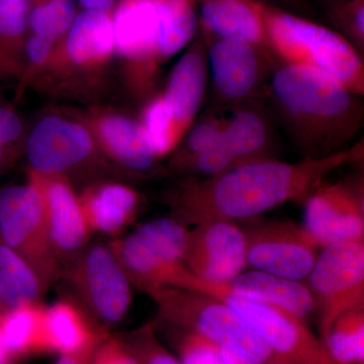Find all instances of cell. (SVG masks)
I'll use <instances>...</instances> for the list:
<instances>
[{"mask_svg": "<svg viewBox=\"0 0 364 364\" xmlns=\"http://www.w3.org/2000/svg\"><path fill=\"white\" fill-rule=\"evenodd\" d=\"M363 97L324 72L279 63L263 100L301 156L318 159L350 147L363 126Z\"/></svg>", "mask_w": 364, "mask_h": 364, "instance_id": "2", "label": "cell"}, {"mask_svg": "<svg viewBox=\"0 0 364 364\" xmlns=\"http://www.w3.org/2000/svg\"><path fill=\"white\" fill-rule=\"evenodd\" d=\"M30 177L42 191L50 240L64 272L90 245L92 234L80 196L66 177L42 176L32 172Z\"/></svg>", "mask_w": 364, "mask_h": 364, "instance_id": "15", "label": "cell"}, {"mask_svg": "<svg viewBox=\"0 0 364 364\" xmlns=\"http://www.w3.org/2000/svg\"><path fill=\"white\" fill-rule=\"evenodd\" d=\"M95 150V139L83 124L59 116L38 122L26 149L32 173L63 177L85 165Z\"/></svg>", "mask_w": 364, "mask_h": 364, "instance_id": "12", "label": "cell"}, {"mask_svg": "<svg viewBox=\"0 0 364 364\" xmlns=\"http://www.w3.org/2000/svg\"><path fill=\"white\" fill-rule=\"evenodd\" d=\"M76 14L74 0H45L30 9L28 28L56 43L68 32Z\"/></svg>", "mask_w": 364, "mask_h": 364, "instance_id": "30", "label": "cell"}, {"mask_svg": "<svg viewBox=\"0 0 364 364\" xmlns=\"http://www.w3.org/2000/svg\"><path fill=\"white\" fill-rule=\"evenodd\" d=\"M77 303L95 321L105 325L121 322L132 303V284L116 255L100 243H90L64 270Z\"/></svg>", "mask_w": 364, "mask_h": 364, "instance_id": "8", "label": "cell"}, {"mask_svg": "<svg viewBox=\"0 0 364 364\" xmlns=\"http://www.w3.org/2000/svg\"><path fill=\"white\" fill-rule=\"evenodd\" d=\"M42 303L25 304L0 315V340L11 360L44 352Z\"/></svg>", "mask_w": 364, "mask_h": 364, "instance_id": "24", "label": "cell"}, {"mask_svg": "<svg viewBox=\"0 0 364 364\" xmlns=\"http://www.w3.org/2000/svg\"><path fill=\"white\" fill-rule=\"evenodd\" d=\"M212 284L241 298L279 306L301 318L316 309L315 299L305 284L260 270L240 273L226 284Z\"/></svg>", "mask_w": 364, "mask_h": 364, "instance_id": "21", "label": "cell"}, {"mask_svg": "<svg viewBox=\"0 0 364 364\" xmlns=\"http://www.w3.org/2000/svg\"><path fill=\"white\" fill-rule=\"evenodd\" d=\"M23 133V124L18 114L6 107L0 105V140L9 147L18 142Z\"/></svg>", "mask_w": 364, "mask_h": 364, "instance_id": "36", "label": "cell"}, {"mask_svg": "<svg viewBox=\"0 0 364 364\" xmlns=\"http://www.w3.org/2000/svg\"><path fill=\"white\" fill-rule=\"evenodd\" d=\"M2 312H4V309H2L1 305H0V315H1Z\"/></svg>", "mask_w": 364, "mask_h": 364, "instance_id": "44", "label": "cell"}, {"mask_svg": "<svg viewBox=\"0 0 364 364\" xmlns=\"http://www.w3.org/2000/svg\"><path fill=\"white\" fill-rule=\"evenodd\" d=\"M160 20V55L163 62L191 44L200 30L196 0H155Z\"/></svg>", "mask_w": 364, "mask_h": 364, "instance_id": "26", "label": "cell"}, {"mask_svg": "<svg viewBox=\"0 0 364 364\" xmlns=\"http://www.w3.org/2000/svg\"><path fill=\"white\" fill-rule=\"evenodd\" d=\"M243 231L247 267L296 282L312 272L321 247L305 227L272 220L252 222Z\"/></svg>", "mask_w": 364, "mask_h": 364, "instance_id": "10", "label": "cell"}, {"mask_svg": "<svg viewBox=\"0 0 364 364\" xmlns=\"http://www.w3.org/2000/svg\"><path fill=\"white\" fill-rule=\"evenodd\" d=\"M229 112L221 138L208 152L221 158L231 169L275 158L279 145L277 126L263 98L239 105Z\"/></svg>", "mask_w": 364, "mask_h": 364, "instance_id": "14", "label": "cell"}, {"mask_svg": "<svg viewBox=\"0 0 364 364\" xmlns=\"http://www.w3.org/2000/svg\"><path fill=\"white\" fill-rule=\"evenodd\" d=\"M259 1L268 49L279 63L311 67L364 95V58L339 33L304 16Z\"/></svg>", "mask_w": 364, "mask_h": 364, "instance_id": "3", "label": "cell"}, {"mask_svg": "<svg viewBox=\"0 0 364 364\" xmlns=\"http://www.w3.org/2000/svg\"><path fill=\"white\" fill-rule=\"evenodd\" d=\"M176 347L182 364H226L220 347L198 333L173 327Z\"/></svg>", "mask_w": 364, "mask_h": 364, "instance_id": "32", "label": "cell"}, {"mask_svg": "<svg viewBox=\"0 0 364 364\" xmlns=\"http://www.w3.org/2000/svg\"><path fill=\"white\" fill-rule=\"evenodd\" d=\"M200 31L207 39L242 38L268 49L258 0H196Z\"/></svg>", "mask_w": 364, "mask_h": 364, "instance_id": "20", "label": "cell"}, {"mask_svg": "<svg viewBox=\"0 0 364 364\" xmlns=\"http://www.w3.org/2000/svg\"><path fill=\"white\" fill-rule=\"evenodd\" d=\"M0 239L18 253L49 289L63 277V267L50 240L42 191L28 183L0 189Z\"/></svg>", "mask_w": 364, "mask_h": 364, "instance_id": "7", "label": "cell"}, {"mask_svg": "<svg viewBox=\"0 0 364 364\" xmlns=\"http://www.w3.org/2000/svg\"><path fill=\"white\" fill-rule=\"evenodd\" d=\"M363 140L318 159L289 163L273 159L241 165L208 178H188L170 200L181 224L254 220L289 202L304 203L326 177L347 164L363 163Z\"/></svg>", "mask_w": 364, "mask_h": 364, "instance_id": "1", "label": "cell"}, {"mask_svg": "<svg viewBox=\"0 0 364 364\" xmlns=\"http://www.w3.org/2000/svg\"><path fill=\"white\" fill-rule=\"evenodd\" d=\"M133 234L165 259L183 263L188 246L189 230L172 215L146 223Z\"/></svg>", "mask_w": 364, "mask_h": 364, "instance_id": "28", "label": "cell"}, {"mask_svg": "<svg viewBox=\"0 0 364 364\" xmlns=\"http://www.w3.org/2000/svg\"><path fill=\"white\" fill-rule=\"evenodd\" d=\"M75 299H60L43 314L44 352L91 358L109 335Z\"/></svg>", "mask_w": 364, "mask_h": 364, "instance_id": "18", "label": "cell"}, {"mask_svg": "<svg viewBox=\"0 0 364 364\" xmlns=\"http://www.w3.org/2000/svg\"><path fill=\"white\" fill-rule=\"evenodd\" d=\"M48 289L23 258L0 239V305L4 310L42 303Z\"/></svg>", "mask_w": 364, "mask_h": 364, "instance_id": "25", "label": "cell"}, {"mask_svg": "<svg viewBox=\"0 0 364 364\" xmlns=\"http://www.w3.org/2000/svg\"><path fill=\"white\" fill-rule=\"evenodd\" d=\"M208 83L207 44L198 30L188 50L172 67L164 90L159 93L181 140L207 102Z\"/></svg>", "mask_w": 364, "mask_h": 364, "instance_id": "16", "label": "cell"}, {"mask_svg": "<svg viewBox=\"0 0 364 364\" xmlns=\"http://www.w3.org/2000/svg\"><path fill=\"white\" fill-rule=\"evenodd\" d=\"M114 51L148 74L163 63L155 0H119L112 16Z\"/></svg>", "mask_w": 364, "mask_h": 364, "instance_id": "17", "label": "cell"}, {"mask_svg": "<svg viewBox=\"0 0 364 364\" xmlns=\"http://www.w3.org/2000/svg\"><path fill=\"white\" fill-rule=\"evenodd\" d=\"M223 358L226 364H263L257 359L251 358L248 354L244 353L238 349L232 347L219 346Z\"/></svg>", "mask_w": 364, "mask_h": 364, "instance_id": "38", "label": "cell"}, {"mask_svg": "<svg viewBox=\"0 0 364 364\" xmlns=\"http://www.w3.org/2000/svg\"><path fill=\"white\" fill-rule=\"evenodd\" d=\"M320 6L330 28L364 58V0H320Z\"/></svg>", "mask_w": 364, "mask_h": 364, "instance_id": "29", "label": "cell"}, {"mask_svg": "<svg viewBox=\"0 0 364 364\" xmlns=\"http://www.w3.org/2000/svg\"><path fill=\"white\" fill-rule=\"evenodd\" d=\"M262 1L268 2V4H272L273 0H262Z\"/></svg>", "mask_w": 364, "mask_h": 364, "instance_id": "43", "label": "cell"}, {"mask_svg": "<svg viewBox=\"0 0 364 364\" xmlns=\"http://www.w3.org/2000/svg\"><path fill=\"white\" fill-rule=\"evenodd\" d=\"M90 359L82 356L61 355V358L55 364H90Z\"/></svg>", "mask_w": 364, "mask_h": 364, "instance_id": "40", "label": "cell"}, {"mask_svg": "<svg viewBox=\"0 0 364 364\" xmlns=\"http://www.w3.org/2000/svg\"><path fill=\"white\" fill-rule=\"evenodd\" d=\"M322 249L306 279L325 339L341 314L364 305V241L338 242Z\"/></svg>", "mask_w": 364, "mask_h": 364, "instance_id": "9", "label": "cell"}, {"mask_svg": "<svg viewBox=\"0 0 364 364\" xmlns=\"http://www.w3.org/2000/svg\"><path fill=\"white\" fill-rule=\"evenodd\" d=\"M337 364H341V363H337ZM352 364H363V363H352Z\"/></svg>", "mask_w": 364, "mask_h": 364, "instance_id": "45", "label": "cell"}, {"mask_svg": "<svg viewBox=\"0 0 364 364\" xmlns=\"http://www.w3.org/2000/svg\"><path fill=\"white\" fill-rule=\"evenodd\" d=\"M205 41L210 81L207 109L229 112L264 97L279 64L269 50L242 38Z\"/></svg>", "mask_w": 364, "mask_h": 364, "instance_id": "6", "label": "cell"}, {"mask_svg": "<svg viewBox=\"0 0 364 364\" xmlns=\"http://www.w3.org/2000/svg\"><path fill=\"white\" fill-rule=\"evenodd\" d=\"M141 123L159 159L170 154L181 143V136L159 95L151 98L144 107Z\"/></svg>", "mask_w": 364, "mask_h": 364, "instance_id": "31", "label": "cell"}, {"mask_svg": "<svg viewBox=\"0 0 364 364\" xmlns=\"http://www.w3.org/2000/svg\"><path fill=\"white\" fill-rule=\"evenodd\" d=\"M81 205L92 233L112 239L124 236L142 207V196L131 186L107 182L86 189Z\"/></svg>", "mask_w": 364, "mask_h": 364, "instance_id": "19", "label": "cell"}, {"mask_svg": "<svg viewBox=\"0 0 364 364\" xmlns=\"http://www.w3.org/2000/svg\"><path fill=\"white\" fill-rule=\"evenodd\" d=\"M55 42L39 35H32L26 43V58L35 65H43L51 55Z\"/></svg>", "mask_w": 364, "mask_h": 364, "instance_id": "37", "label": "cell"}, {"mask_svg": "<svg viewBox=\"0 0 364 364\" xmlns=\"http://www.w3.org/2000/svg\"><path fill=\"white\" fill-rule=\"evenodd\" d=\"M164 324L198 333L218 346L238 349L263 364H293L282 358L226 304L208 294L178 287L148 294Z\"/></svg>", "mask_w": 364, "mask_h": 364, "instance_id": "4", "label": "cell"}, {"mask_svg": "<svg viewBox=\"0 0 364 364\" xmlns=\"http://www.w3.org/2000/svg\"><path fill=\"white\" fill-rule=\"evenodd\" d=\"M30 9L31 0H0V50L23 37Z\"/></svg>", "mask_w": 364, "mask_h": 364, "instance_id": "34", "label": "cell"}, {"mask_svg": "<svg viewBox=\"0 0 364 364\" xmlns=\"http://www.w3.org/2000/svg\"><path fill=\"white\" fill-rule=\"evenodd\" d=\"M363 176L321 184L305 203L304 227L321 248L344 241H364Z\"/></svg>", "mask_w": 364, "mask_h": 364, "instance_id": "11", "label": "cell"}, {"mask_svg": "<svg viewBox=\"0 0 364 364\" xmlns=\"http://www.w3.org/2000/svg\"><path fill=\"white\" fill-rule=\"evenodd\" d=\"M68 58L77 66L104 61L114 51L112 16L102 11H81L65 35Z\"/></svg>", "mask_w": 364, "mask_h": 364, "instance_id": "23", "label": "cell"}, {"mask_svg": "<svg viewBox=\"0 0 364 364\" xmlns=\"http://www.w3.org/2000/svg\"><path fill=\"white\" fill-rule=\"evenodd\" d=\"M179 289L208 294L226 304L275 353L293 364H337L324 343L313 334L304 320L279 306L241 298L198 279L189 270L182 277Z\"/></svg>", "mask_w": 364, "mask_h": 364, "instance_id": "5", "label": "cell"}, {"mask_svg": "<svg viewBox=\"0 0 364 364\" xmlns=\"http://www.w3.org/2000/svg\"><path fill=\"white\" fill-rule=\"evenodd\" d=\"M123 342L139 364H182L158 341L152 324L131 333Z\"/></svg>", "mask_w": 364, "mask_h": 364, "instance_id": "33", "label": "cell"}, {"mask_svg": "<svg viewBox=\"0 0 364 364\" xmlns=\"http://www.w3.org/2000/svg\"><path fill=\"white\" fill-rule=\"evenodd\" d=\"M304 2H305V0H273L272 4H273V6L280 7V9H282V6L303 7Z\"/></svg>", "mask_w": 364, "mask_h": 364, "instance_id": "41", "label": "cell"}, {"mask_svg": "<svg viewBox=\"0 0 364 364\" xmlns=\"http://www.w3.org/2000/svg\"><path fill=\"white\" fill-rule=\"evenodd\" d=\"M90 364H139L123 340L107 337L90 359Z\"/></svg>", "mask_w": 364, "mask_h": 364, "instance_id": "35", "label": "cell"}, {"mask_svg": "<svg viewBox=\"0 0 364 364\" xmlns=\"http://www.w3.org/2000/svg\"><path fill=\"white\" fill-rule=\"evenodd\" d=\"M324 341L335 363H363L364 305L341 314L333 322Z\"/></svg>", "mask_w": 364, "mask_h": 364, "instance_id": "27", "label": "cell"}, {"mask_svg": "<svg viewBox=\"0 0 364 364\" xmlns=\"http://www.w3.org/2000/svg\"><path fill=\"white\" fill-rule=\"evenodd\" d=\"M183 263L198 279L226 284L247 267L243 229L231 221L196 225L189 231Z\"/></svg>", "mask_w": 364, "mask_h": 364, "instance_id": "13", "label": "cell"}, {"mask_svg": "<svg viewBox=\"0 0 364 364\" xmlns=\"http://www.w3.org/2000/svg\"><path fill=\"white\" fill-rule=\"evenodd\" d=\"M98 133L107 154L124 169L148 174L156 168L159 158L141 122L124 114H107L98 123Z\"/></svg>", "mask_w": 364, "mask_h": 364, "instance_id": "22", "label": "cell"}, {"mask_svg": "<svg viewBox=\"0 0 364 364\" xmlns=\"http://www.w3.org/2000/svg\"><path fill=\"white\" fill-rule=\"evenodd\" d=\"M83 11H102L109 14L116 4V0H76Z\"/></svg>", "mask_w": 364, "mask_h": 364, "instance_id": "39", "label": "cell"}, {"mask_svg": "<svg viewBox=\"0 0 364 364\" xmlns=\"http://www.w3.org/2000/svg\"><path fill=\"white\" fill-rule=\"evenodd\" d=\"M9 150H11V147L0 140V170H1L2 167H4V163L6 161Z\"/></svg>", "mask_w": 364, "mask_h": 364, "instance_id": "42", "label": "cell"}]
</instances>
